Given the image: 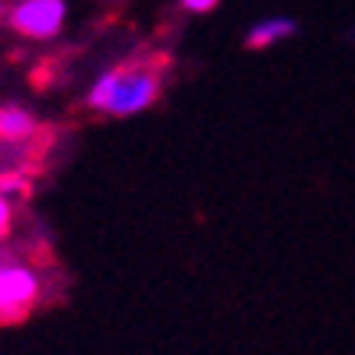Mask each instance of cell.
<instances>
[{"label":"cell","instance_id":"cell-8","mask_svg":"<svg viewBox=\"0 0 355 355\" xmlns=\"http://www.w3.org/2000/svg\"><path fill=\"white\" fill-rule=\"evenodd\" d=\"M0 21H8V4L0 0Z\"/></svg>","mask_w":355,"mask_h":355},{"label":"cell","instance_id":"cell-4","mask_svg":"<svg viewBox=\"0 0 355 355\" xmlns=\"http://www.w3.org/2000/svg\"><path fill=\"white\" fill-rule=\"evenodd\" d=\"M43 139V121L21 103H0V150H28Z\"/></svg>","mask_w":355,"mask_h":355},{"label":"cell","instance_id":"cell-6","mask_svg":"<svg viewBox=\"0 0 355 355\" xmlns=\"http://www.w3.org/2000/svg\"><path fill=\"white\" fill-rule=\"evenodd\" d=\"M15 217H18V199L8 196L4 189H0V242H8L11 239V231H15Z\"/></svg>","mask_w":355,"mask_h":355},{"label":"cell","instance_id":"cell-2","mask_svg":"<svg viewBox=\"0 0 355 355\" xmlns=\"http://www.w3.org/2000/svg\"><path fill=\"white\" fill-rule=\"evenodd\" d=\"M43 274L33 263L0 259V323H18L43 299Z\"/></svg>","mask_w":355,"mask_h":355},{"label":"cell","instance_id":"cell-5","mask_svg":"<svg viewBox=\"0 0 355 355\" xmlns=\"http://www.w3.org/2000/svg\"><path fill=\"white\" fill-rule=\"evenodd\" d=\"M295 33H299V25H295V18H284V15H270V18H259L245 28V50H270L284 40H291Z\"/></svg>","mask_w":355,"mask_h":355},{"label":"cell","instance_id":"cell-7","mask_svg":"<svg viewBox=\"0 0 355 355\" xmlns=\"http://www.w3.org/2000/svg\"><path fill=\"white\" fill-rule=\"evenodd\" d=\"M178 8L192 18H202V15H214L220 8V0H178Z\"/></svg>","mask_w":355,"mask_h":355},{"label":"cell","instance_id":"cell-3","mask_svg":"<svg viewBox=\"0 0 355 355\" xmlns=\"http://www.w3.org/2000/svg\"><path fill=\"white\" fill-rule=\"evenodd\" d=\"M68 0H18L8 8V28L21 40L50 43L64 33Z\"/></svg>","mask_w":355,"mask_h":355},{"label":"cell","instance_id":"cell-1","mask_svg":"<svg viewBox=\"0 0 355 355\" xmlns=\"http://www.w3.org/2000/svg\"><path fill=\"white\" fill-rule=\"evenodd\" d=\"M164 96V64L160 61H121L93 78L85 93L89 110L103 117H139Z\"/></svg>","mask_w":355,"mask_h":355}]
</instances>
